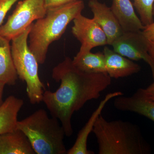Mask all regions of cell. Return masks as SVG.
Instances as JSON below:
<instances>
[{
  "instance_id": "obj_1",
  "label": "cell",
  "mask_w": 154,
  "mask_h": 154,
  "mask_svg": "<svg viewBox=\"0 0 154 154\" xmlns=\"http://www.w3.org/2000/svg\"><path fill=\"white\" fill-rule=\"evenodd\" d=\"M52 76L56 82H60V86L55 92L45 91L42 101L51 116L60 122L66 136L70 137L73 133L72 119L74 113L88 101L99 99L111 85V78L107 73L81 71L69 57L53 69Z\"/></svg>"
},
{
  "instance_id": "obj_2",
  "label": "cell",
  "mask_w": 154,
  "mask_h": 154,
  "mask_svg": "<svg viewBox=\"0 0 154 154\" xmlns=\"http://www.w3.org/2000/svg\"><path fill=\"white\" fill-rule=\"evenodd\" d=\"M92 132L97 139L99 154H148L150 146L137 125L121 120L108 121L102 115Z\"/></svg>"
},
{
  "instance_id": "obj_3",
  "label": "cell",
  "mask_w": 154,
  "mask_h": 154,
  "mask_svg": "<svg viewBox=\"0 0 154 154\" xmlns=\"http://www.w3.org/2000/svg\"><path fill=\"white\" fill-rule=\"evenodd\" d=\"M84 8L82 0H77L48 9L45 17L33 23L28 36V46L38 63H44L50 45L61 38L69 24L82 14Z\"/></svg>"
},
{
  "instance_id": "obj_4",
  "label": "cell",
  "mask_w": 154,
  "mask_h": 154,
  "mask_svg": "<svg viewBox=\"0 0 154 154\" xmlns=\"http://www.w3.org/2000/svg\"><path fill=\"white\" fill-rule=\"evenodd\" d=\"M57 119L50 117L40 109L21 121L17 129L22 131L37 154H66L65 133Z\"/></svg>"
},
{
  "instance_id": "obj_5",
  "label": "cell",
  "mask_w": 154,
  "mask_h": 154,
  "mask_svg": "<svg viewBox=\"0 0 154 154\" xmlns=\"http://www.w3.org/2000/svg\"><path fill=\"white\" fill-rule=\"evenodd\" d=\"M32 24L11 40V46L18 76L26 83V91L30 103L36 105L42 102L45 88L38 76L39 63L28 43Z\"/></svg>"
},
{
  "instance_id": "obj_6",
  "label": "cell",
  "mask_w": 154,
  "mask_h": 154,
  "mask_svg": "<svg viewBox=\"0 0 154 154\" xmlns=\"http://www.w3.org/2000/svg\"><path fill=\"white\" fill-rule=\"evenodd\" d=\"M47 11L44 0L20 1L5 24L0 26V35L11 41L34 21L45 17Z\"/></svg>"
},
{
  "instance_id": "obj_7",
  "label": "cell",
  "mask_w": 154,
  "mask_h": 154,
  "mask_svg": "<svg viewBox=\"0 0 154 154\" xmlns=\"http://www.w3.org/2000/svg\"><path fill=\"white\" fill-rule=\"evenodd\" d=\"M148 40L142 30L126 31L111 45L115 52L132 61L143 60L149 65L154 78V60L148 52Z\"/></svg>"
},
{
  "instance_id": "obj_8",
  "label": "cell",
  "mask_w": 154,
  "mask_h": 154,
  "mask_svg": "<svg viewBox=\"0 0 154 154\" xmlns=\"http://www.w3.org/2000/svg\"><path fill=\"white\" fill-rule=\"evenodd\" d=\"M72 32L81 44L78 54L91 51L94 48L108 45L107 36L94 19L80 14L73 20Z\"/></svg>"
},
{
  "instance_id": "obj_9",
  "label": "cell",
  "mask_w": 154,
  "mask_h": 154,
  "mask_svg": "<svg viewBox=\"0 0 154 154\" xmlns=\"http://www.w3.org/2000/svg\"><path fill=\"white\" fill-rule=\"evenodd\" d=\"M88 6L94 14L93 19L107 36L108 45H111L124 32L117 18L110 8L98 0H90Z\"/></svg>"
},
{
  "instance_id": "obj_10",
  "label": "cell",
  "mask_w": 154,
  "mask_h": 154,
  "mask_svg": "<svg viewBox=\"0 0 154 154\" xmlns=\"http://www.w3.org/2000/svg\"><path fill=\"white\" fill-rule=\"evenodd\" d=\"M113 105L117 110L138 113L154 122V101L145 96L140 89L131 96L116 97Z\"/></svg>"
},
{
  "instance_id": "obj_11",
  "label": "cell",
  "mask_w": 154,
  "mask_h": 154,
  "mask_svg": "<svg viewBox=\"0 0 154 154\" xmlns=\"http://www.w3.org/2000/svg\"><path fill=\"white\" fill-rule=\"evenodd\" d=\"M121 91H115L107 94L99 103V106L93 112L89 120L82 128L80 131L74 144L68 151L67 154H94V152L88 150L87 142L88 137L93 131L94 125L98 117L101 115L104 107L111 99L117 96L123 95Z\"/></svg>"
},
{
  "instance_id": "obj_12",
  "label": "cell",
  "mask_w": 154,
  "mask_h": 154,
  "mask_svg": "<svg viewBox=\"0 0 154 154\" xmlns=\"http://www.w3.org/2000/svg\"><path fill=\"white\" fill-rule=\"evenodd\" d=\"M103 52L105 56L106 72L111 78H125L140 71V66L107 46L104 48Z\"/></svg>"
},
{
  "instance_id": "obj_13",
  "label": "cell",
  "mask_w": 154,
  "mask_h": 154,
  "mask_svg": "<svg viewBox=\"0 0 154 154\" xmlns=\"http://www.w3.org/2000/svg\"><path fill=\"white\" fill-rule=\"evenodd\" d=\"M110 8L124 32L142 30L144 28L131 0H113Z\"/></svg>"
},
{
  "instance_id": "obj_14",
  "label": "cell",
  "mask_w": 154,
  "mask_h": 154,
  "mask_svg": "<svg viewBox=\"0 0 154 154\" xmlns=\"http://www.w3.org/2000/svg\"><path fill=\"white\" fill-rule=\"evenodd\" d=\"M30 141L22 131L0 135V154H35Z\"/></svg>"
},
{
  "instance_id": "obj_15",
  "label": "cell",
  "mask_w": 154,
  "mask_h": 154,
  "mask_svg": "<svg viewBox=\"0 0 154 154\" xmlns=\"http://www.w3.org/2000/svg\"><path fill=\"white\" fill-rule=\"evenodd\" d=\"M24 101L14 96H8L0 106V135L17 129L18 115Z\"/></svg>"
},
{
  "instance_id": "obj_16",
  "label": "cell",
  "mask_w": 154,
  "mask_h": 154,
  "mask_svg": "<svg viewBox=\"0 0 154 154\" xmlns=\"http://www.w3.org/2000/svg\"><path fill=\"white\" fill-rule=\"evenodd\" d=\"M10 41L0 35V82L13 86L16 85L18 76L13 60Z\"/></svg>"
},
{
  "instance_id": "obj_17",
  "label": "cell",
  "mask_w": 154,
  "mask_h": 154,
  "mask_svg": "<svg viewBox=\"0 0 154 154\" xmlns=\"http://www.w3.org/2000/svg\"><path fill=\"white\" fill-rule=\"evenodd\" d=\"M72 62L78 69L84 72L107 73L105 56L103 52L94 53L90 51L82 54H77Z\"/></svg>"
},
{
  "instance_id": "obj_18",
  "label": "cell",
  "mask_w": 154,
  "mask_h": 154,
  "mask_svg": "<svg viewBox=\"0 0 154 154\" xmlns=\"http://www.w3.org/2000/svg\"><path fill=\"white\" fill-rule=\"evenodd\" d=\"M133 5L136 9L142 23L144 26L153 22V9L154 0H132Z\"/></svg>"
},
{
  "instance_id": "obj_19",
  "label": "cell",
  "mask_w": 154,
  "mask_h": 154,
  "mask_svg": "<svg viewBox=\"0 0 154 154\" xmlns=\"http://www.w3.org/2000/svg\"><path fill=\"white\" fill-rule=\"evenodd\" d=\"M18 0H0V26L8 11Z\"/></svg>"
},
{
  "instance_id": "obj_20",
  "label": "cell",
  "mask_w": 154,
  "mask_h": 154,
  "mask_svg": "<svg viewBox=\"0 0 154 154\" xmlns=\"http://www.w3.org/2000/svg\"><path fill=\"white\" fill-rule=\"evenodd\" d=\"M76 1L77 0H44L47 10L64 5Z\"/></svg>"
},
{
  "instance_id": "obj_21",
  "label": "cell",
  "mask_w": 154,
  "mask_h": 154,
  "mask_svg": "<svg viewBox=\"0 0 154 154\" xmlns=\"http://www.w3.org/2000/svg\"><path fill=\"white\" fill-rule=\"evenodd\" d=\"M144 36L148 40L154 42V22L151 24L145 26L142 30Z\"/></svg>"
},
{
  "instance_id": "obj_22",
  "label": "cell",
  "mask_w": 154,
  "mask_h": 154,
  "mask_svg": "<svg viewBox=\"0 0 154 154\" xmlns=\"http://www.w3.org/2000/svg\"><path fill=\"white\" fill-rule=\"evenodd\" d=\"M144 95L150 99L154 101V82L146 88H140Z\"/></svg>"
},
{
  "instance_id": "obj_23",
  "label": "cell",
  "mask_w": 154,
  "mask_h": 154,
  "mask_svg": "<svg viewBox=\"0 0 154 154\" xmlns=\"http://www.w3.org/2000/svg\"><path fill=\"white\" fill-rule=\"evenodd\" d=\"M148 52L150 55L154 60V42L148 41Z\"/></svg>"
},
{
  "instance_id": "obj_24",
  "label": "cell",
  "mask_w": 154,
  "mask_h": 154,
  "mask_svg": "<svg viewBox=\"0 0 154 154\" xmlns=\"http://www.w3.org/2000/svg\"><path fill=\"white\" fill-rule=\"evenodd\" d=\"M6 84L4 82H0V106L4 102L3 101V95L4 93V88L5 86L6 85Z\"/></svg>"
},
{
  "instance_id": "obj_25",
  "label": "cell",
  "mask_w": 154,
  "mask_h": 154,
  "mask_svg": "<svg viewBox=\"0 0 154 154\" xmlns=\"http://www.w3.org/2000/svg\"><path fill=\"white\" fill-rule=\"evenodd\" d=\"M153 15L154 16V4L153 6Z\"/></svg>"
}]
</instances>
